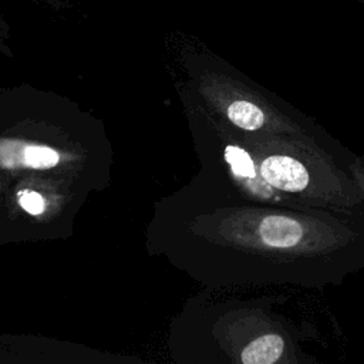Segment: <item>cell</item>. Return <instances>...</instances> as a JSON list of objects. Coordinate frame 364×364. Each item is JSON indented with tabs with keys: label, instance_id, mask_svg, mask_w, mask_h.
Masks as SVG:
<instances>
[{
	"label": "cell",
	"instance_id": "6da1fadb",
	"mask_svg": "<svg viewBox=\"0 0 364 364\" xmlns=\"http://www.w3.org/2000/svg\"><path fill=\"white\" fill-rule=\"evenodd\" d=\"M260 173L269 185L287 192L303 191L309 183L306 168L299 161L284 155L266 158L260 165Z\"/></svg>",
	"mask_w": 364,
	"mask_h": 364
},
{
	"label": "cell",
	"instance_id": "7a4b0ae2",
	"mask_svg": "<svg viewBox=\"0 0 364 364\" xmlns=\"http://www.w3.org/2000/svg\"><path fill=\"white\" fill-rule=\"evenodd\" d=\"M262 240L273 247H291L303 237L301 225L287 216H266L259 225Z\"/></svg>",
	"mask_w": 364,
	"mask_h": 364
},
{
	"label": "cell",
	"instance_id": "3957f363",
	"mask_svg": "<svg viewBox=\"0 0 364 364\" xmlns=\"http://www.w3.org/2000/svg\"><path fill=\"white\" fill-rule=\"evenodd\" d=\"M283 351V340L276 334H266L253 340L242 353L245 364H273Z\"/></svg>",
	"mask_w": 364,
	"mask_h": 364
},
{
	"label": "cell",
	"instance_id": "277c9868",
	"mask_svg": "<svg viewBox=\"0 0 364 364\" xmlns=\"http://www.w3.org/2000/svg\"><path fill=\"white\" fill-rule=\"evenodd\" d=\"M229 119L245 129H257L264 122V115L259 107L247 101H236L228 108Z\"/></svg>",
	"mask_w": 364,
	"mask_h": 364
},
{
	"label": "cell",
	"instance_id": "5b68a950",
	"mask_svg": "<svg viewBox=\"0 0 364 364\" xmlns=\"http://www.w3.org/2000/svg\"><path fill=\"white\" fill-rule=\"evenodd\" d=\"M24 164L36 169L53 168L58 164V154L48 146H27L24 151Z\"/></svg>",
	"mask_w": 364,
	"mask_h": 364
},
{
	"label": "cell",
	"instance_id": "8992f818",
	"mask_svg": "<svg viewBox=\"0 0 364 364\" xmlns=\"http://www.w3.org/2000/svg\"><path fill=\"white\" fill-rule=\"evenodd\" d=\"M225 158L230 164L235 173L246 178L255 176V165L246 151L237 146H228L225 151Z\"/></svg>",
	"mask_w": 364,
	"mask_h": 364
},
{
	"label": "cell",
	"instance_id": "52a82bcc",
	"mask_svg": "<svg viewBox=\"0 0 364 364\" xmlns=\"http://www.w3.org/2000/svg\"><path fill=\"white\" fill-rule=\"evenodd\" d=\"M20 205L24 210H27L31 215H40L44 210V200L37 192L24 191L20 195Z\"/></svg>",
	"mask_w": 364,
	"mask_h": 364
},
{
	"label": "cell",
	"instance_id": "ba28073f",
	"mask_svg": "<svg viewBox=\"0 0 364 364\" xmlns=\"http://www.w3.org/2000/svg\"><path fill=\"white\" fill-rule=\"evenodd\" d=\"M354 1H357V3H360V4L364 6V0H354Z\"/></svg>",
	"mask_w": 364,
	"mask_h": 364
}]
</instances>
